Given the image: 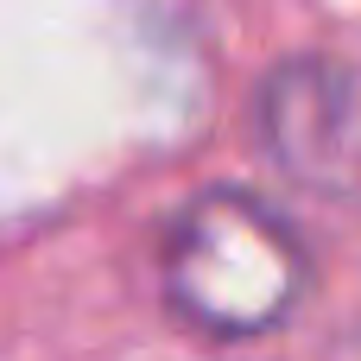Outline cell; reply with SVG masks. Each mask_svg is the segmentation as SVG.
<instances>
[{
	"label": "cell",
	"mask_w": 361,
	"mask_h": 361,
	"mask_svg": "<svg viewBox=\"0 0 361 361\" xmlns=\"http://www.w3.org/2000/svg\"><path fill=\"white\" fill-rule=\"evenodd\" d=\"M159 273L171 311L209 336H267L311 292V254L298 228L247 190L190 197L165 235Z\"/></svg>",
	"instance_id": "1"
},
{
	"label": "cell",
	"mask_w": 361,
	"mask_h": 361,
	"mask_svg": "<svg viewBox=\"0 0 361 361\" xmlns=\"http://www.w3.org/2000/svg\"><path fill=\"white\" fill-rule=\"evenodd\" d=\"M260 152L317 197H361V70L292 57L254 95Z\"/></svg>",
	"instance_id": "2"
}]
</instances>
